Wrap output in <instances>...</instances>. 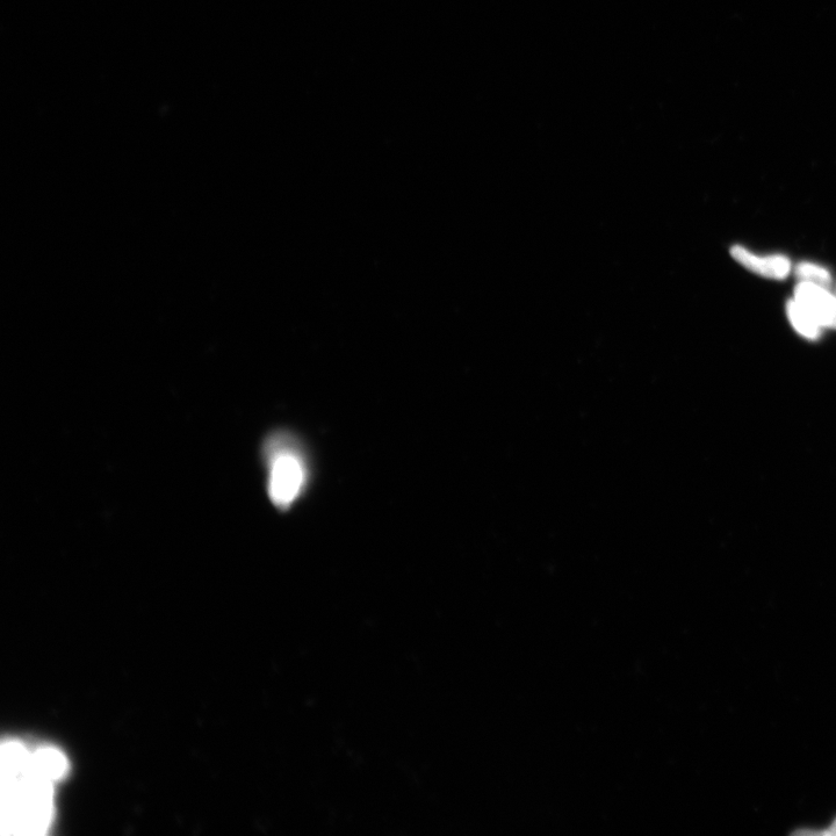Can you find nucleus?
Returning a JSON list of instances; mask_svg holds the SVG:
<instances>
[{"mask_svg":"<svg viewBox=\"0 0 836 836\" xmlns=\"http://www.w3.org/2000/svg\"><path fill=\"white\" fill-rule=\"evenodd\" d=\"M53 784L36 768L33 752L19 741L2 748V826L17 835L45 834L52 823Z\"/></svg>","mask_w":836,"mask_h":836,"instance_id":"nucleus-1","label":"nucleus"},{"mask_svg":"<svg viewBox=\"0 0 836 836\" xmlns=\"http://www.w3.org/2000/svg\"><path fill=\"white\" fill-rule=\"evenodd\" d=\"M269 480L268 492L273 504L288 509L305 492L308 467L304 454L290 437H276L266 446Z\"/></svg>","mask_w":836,"mask_h":836,"instance_id":"nucleus-2","label":"nucleus"},{"mask_svg":"<svg viewBox=\"0 0 836 836\" xmlns=\"http://www.w3.org/2000/svg\"><path fill=\"white\" fill-rule=\"evenodd\" d=\"M795 300L813 315L821 327L836 330V295L828 288L801 281L795 290Z\"/></svg>","mask_w":836,"mask_h":836,"instance_id":"nucleus-3","label":"nucleus"},{"mask_svg":"<svg viewBox=\"0 0 836 836\" xmlns=\"http://www.w3.org/2000/svg\"><path fill=\"white\" fill-rule=\"evenodd\" d=\"M731 255L744 268L761 277L770 279H784L789 276L791 263L789 258L782 255L760 257L752 254L744 247L735 245Z\"/></svg>","mask_w":836,"mask_h":836,"instance_id":"nucleus-4","label":"nucleus"},{"mask_svg":"<svg viewBox=\"0 0 836 836\" xmlns=\"http://www.w3.org/2000/svg\"><path fill=\"white\" fill-rule=\"evenodd\" d=\"M33 760L40 773L49 781L56 782L66 775L68 762L59 749L43 747L33 752Z\"/></svg>","mask_w":836,"mask_h":836,"instance_id":"nucleus-5","label":"nucleus"},{"mask_svg":"<svg viewBox=\"0 0 836 836\" xmlns=\"http://www.w3.org/2000/svg\"><path fill=\"white\" fill-rule=\"evenodd\" d=\"M789 320L799 335L807 338V340L817 341L823 334V327L818 321L814 319L813 315L807 309L799 304L798 301L790 300L787 306Z\"/></svg>","mask_w":836,"mask_h":836,"instance_id":"nucleus-6","label":"nucleus"},{"mask_svg":"<svg viewBox=\"0 0 836 836\" xmlns=\"http://www.w3.org/2000/svg\"><path fill=\"white\" fill-rule=\"evenodd\" d=\"M796 277L806 283H812L823 287L832 285V276L825 268L813 263H801L795 270Z\"/></svg>","mask_w":836,"mask_h":836,"instance_id":"nucleus-7","label":"nucleus"},{"mask_svg":"<svg viewBox=\"0 0 836 836\" xmlns=\"http://www.w3.org/2000/svg\"><path fill=\"white\" fill-rule=\"evenodd\" d=\"M821 834H825V835H836V819L833 821V824L831 825V827H830V828H828V830H827V831H825V832H823V833H821Z\"/></svg>","mask_w":836,"mask_h":836,"instance_id":"nucleus-8","label":"nucleus"}]
</instances>
